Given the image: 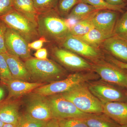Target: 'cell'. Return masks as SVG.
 <instances>
[{
  "label": "cell",
  "instance_id": "13",
  "mask_svg": "<svg viewBox=\"0 0 127 127\" xmlns=\"http://www.w3.org/2000/svg\"><path fill=\"white\" fill-rule=\"evenodd\" d=\"M88 87L101 102L127 101V97L121 91L111 85L101 82L93 83H90Z\"/></svg>",
  "mask_w": 127,
  "mask_h": 127
},
{
  "label": "cell",
  "instance_id": "34",
  "mask_svg": "<svg viewBox=\"0 0 127 127\" xmlns=\"http://www.w3.org/2000/svg\"><path fill=\"white\" fill-rule=\"evenodd\" d=\"M108 62L117 66L119 68L127 71V63L120 61L111 56H108Z\"/></svg>",
  "mask_w": 127,
  "mask_h": 127
},
{
  "label": "cell",
  "instance_id": "23",
  "mask_svg": "<svg viewBox=\"0 0 127 127\" xmlns=\"http://www.w3.org/2000/svg\"><path fill=\"white\" fill-rule=\"evenodd\" d=\"M95 28L89 19L78 21L70 30V34L75 36L85 35Z\"/></svg>",
  "mask_w": 127,
  "mask_h": 127
},
{
  "label": "cell",
  "instance_id": "5",
  "mask_svg": "<svg viewBox=\"0 0 127 127\" xmlns=\"http://www.w3.org/2000/svg\"><path fill=\"white\" fill-rule=\"evenodd\" d=\"M0 20L20 34L28 43L40 37L36 25L14 9L0 16Z\"/></svg>",
  "mask_w": 127,
  "mask_h": 127
},
{
  "label": "cell",
  "instance_id": "32",
  "mask_svg": "<svg viewBox=\"0 0 127 127\" xmlns=\"http://www.w3.org/2000/svg\"><path fill=\"white\" fill-rule=\"evenodd\" d=\"M14 9L13 0H0V16Z\"/></svg>",
  "mask_w": 127,
  "mask_h": 127
},
{
  "label": "cell",
  "instance_id": "35",
  "mask_svg": "<svg viewBox=\"0 0 127 127\" xmlns=\"http://www.w3.org/2000/svg\"><path fill=\"white\" fill-rule=\"evenodd\" d=\"M35 58L40 60H47L48 59L47 50L45 48H40L36 50L34 54Z\"/></svg>",
  "mask_w": 127,
  "mask_h": 127
},
{
  "label": "cell",
  "instance_id": "3",
  "mask_svg": "<svg viewBox=\"0 0 127 127\" xmlns=\"http://www.w3.org/2000/svg\"><path fill=\"white\" fill-rule=\"evenodd\" d=\"M59 94L83 112L97 114L103 113L101 102L91 92L85 83L77 84Z\"/></svg>",
  "mask_w": 127,
  "mask_h": 127
},
{
  "label": "cell",
  "instance_id": "11",
  "mask_svg": "<svg viewBox=\"0 0 127 127\" xmlns=\"http://www.w3.org/2000/svg\"><path fill=\"white\" fill-rule=\"evenodd\" d=\"M5 44L7 52L11 55L25 60L32 57L27 42L17 32L8 27L5 36Z\"/></svg>",
  "mask_w": 127,
  "mask_h": 127
},
{
  "label": "cell",
  "instance_id": "31",
  "mask_svg": "<svg viewBox=\"0 0 127 127\" xmlns=\"http://www.w3.org/2000/svg\"><path fill=\"white\" fill-rule=\"evenodd\" d=\"M7 27L3 21L0 20V53L7 52L5 44V36Z\"/></svg>",
  "mask_w": 127,
  "mask_h": 127
},
{
  "label": "cell",
  "instance_id": "39",
  "mask_svg": "<svg viewBox=\"0 0 127 127\" xmlns=\"http://www.w3.org/2000/svg\"><path fill=\"white\" fill-rule=\"evenodd\" d=\"M16 125L11 124H4L2 127H16Z\"/></svg>",
  "mask_w": 127,
  "mask_h": 127
},
{
  "label": "cell",
  "instance_id": "18",
  "mask_svg": "<svg viewBox=\"0 0 127 127\" xmlns=\"http://www.w3.org/2000/svg\"><path fill=\"white\" fill-rule=\"evenodd\" d=\"M14 9L37 26L39 13L35 8L32 0H13Z\"/></svg>",
  "mask_w": 127,
  "mask_h": 127
},
{
  "label": "cell",
  "instance_id": "38",
  "mask_svg": "<svg viewBox=\"0 0 127 127\" xmlns=\"http://www.w3.org/2000/svg\"><path fill=\"white\" fill-rule=\"evenodd\" d=\"M5 95V92L4 89L0 87V100H2Z\"/></svg>",
  "mask_w": 127,
  "mask_h": 127
},
{
  "label": "cell",
  "instance_id": "15",
  "mask_svg": "<svg viewBox=\"0 0 127 127\" xmlns=\"http://www.w3.org/2000/svg\"><path fill=\"white\" fill-rule=\"evenodd\" d=\"M103 113L122 126L127 125V103L123 102H102Z\"/></svg>",
  "mask_w": 127,
  "mask_h": 127
},
{
  "label": "cell",
  "instance_id": "43",
  "mask_svg": "<svg viewBox=\"0 0 127 127\" xmlns=\"http://www.w3.org/2000/svg\"></svg>",
  "mask_w": 127,
  "mask_h": 127
},
{
  "label": "cell",
  "instance_id": "36",
  "mask_svg": "<svg viewBox=\"0 0 127 127\" xmlns=\"http://www.w3.org/2000/svg\"><path fill=\"white\" fill-rule=\"evenodd\" d=\"M108 4L115 6L124 7L125 3L124 0H103Z\"/></svg>",
  "mask_w": 127,
  "mask_h": 127
},
{
  "label": "cell",
  "instance_id": "25",
  "mask_svg": "<svg viewBox=\"0 0 127 127\" xmlns=\"http://www.w3.org/2000/svg\"><path fill=\"white\" fill-rule=\"evenodd\" d=\"M80 2L82 0H59L57 10L62 17L66 18L72 9Z\"/></svg>",
  "mask_w": 127,
  "mask_h": 127
},
{
  "label": "cell",
  "instance_id": "42",
  "mask_svg": "<svg viewBox=\"0 0 127 127\" xmlns=\"http://www.w3.org/2000/svg\"></svg>",
  "mask_w": 127,
  "mask_h": 127
},
{
  "label": "cell",
  "instance_id": "30",
  "mask_svg": "<svg viewBox=\"0 0 127 127\" xmlns=\"http://www.w3.org/2000/svg\"><path fill=\"white\" fill-rule=\"evenodd\" d=\"M0 77L1 81L14 79L3 54L0 53Z\"/></svg>",
  "mask_w": 127,
  "mask_h": 127
},
{
  "label": "cell",
  "instance_id": "29",
  "mask_svg": "<svg viewBox=\"0 0 127 127\" xmlns=\"http://www.w3.org/2000/svg\"><path fill=\"white\" fill-rule=\"evenodd\" d=\"M59 127H88L84 119L66 118L58 120Z\"/></svg>",
  "mask_w": 127,
  "mask_h": 127
},
{
  "label": "cell",
  "instance_id": "41",
  "mask_svg": "<svg viewBox=\"0 0 127 127\" xmlns=\"http://www.w3.org/2000/svg\"><path fill=\"white\" fill-rule=\"evenodd\" d=\"M120 127H127V125H123L120 126Z\"/></svg>",
  "mask_w": 127,
  "mask_h": 127
},
{
  "label": "cell",
  "instance_id": "16",
  "mask_svg": "<svg viewBox=\"0 0 127 127\" xmlns=\"http://www.w3.org/2000/svg\"><path fill=\"white\" fill-rule=\"evenodd\" d=\"M1 81L8 89L10 97H17L25 95L46 84L43 83L30 82L15 79Z\"/></svg>",
  "mask_w": 127,
  "mask_h": 127
},
{
  "label": "cell",
  "instance_id": "17",
  "mask_svg": "<svg viewBox=\"0 0 127 127\" xmlns=\"http://www.w3.org/2000/svg\"><path fill=\"white\" fill-rule=\"evenodd\" d=\"M3 54L14 79L28 82L31 80L25 62L20 58L8 52Z\"/></svg>",
  "mask_w": 127,
  "mask_h": 127
},
{
  "label": "cell",
  "instance_id": "22",
  "mask_svg": "<svg viewBox=\"0 0 127 127\" xmlns=\"http://www.w3.org/2000/svg\"><path fill=\"white\" fill-rule=\"evenodd\" d=\"M88 127H120V125L115 122L105 114H93L84 119Z\"/></svg>",
  "mask_w": 127,
  "mask_h": 127
},
{
  "label": "cell",
  "instance_id": "4",
  "mask_svg": "<svg viewBox=\"0 0 127 127\" xmlns=\"http://www.w3.org/2000/svg\"><path fill=\"white\" fill-rule=\"evenodd\" d=\"M97 74L92 72H77L68 75L65 79L45 84L34 90V93L45 96L60 94L68 91L73 87L95 79Z\"/></svg>",
  "mask_w": 127,
  "mask_h": 127
},
{
  "label": "cell",
  "instance_id": "8",
  "mask_svg": "<svg viewBox=\"0 0 127 127\" xmlns=\"http://www.w3.org/2000/svg\"><path fill=\"white\" fill-rule=\"evenodd\" d=\"M92 71L100 76L105 81L127 87V72L117 66L106 62L103 59L91 63Z\"/></svg>",
  "mask_w": 127,
  "mask_h": 127
},
{
  "label": "cell",
  "instance_id": "9",
  "mask_svg": "<svg viewBox=\"0 0 127 127\" xmlns=\"http://www.w3.org/2000/svg\"><path fill=\"white\" fill-rule=\"evenodd\" d=\"M57 45L85 58L91 62L103 59L104 57L101 49L93 47L70 34Z\"/></svg>",
  "mask_w": 127,
  "mask_h": 127
},
{
  "label": "cell",
  "instance_id": "26",
  "mask_svg": "<svg viewBox=\"0 0 127 127\" xmlns=\"http://www.w3.org/2000/svg\"><path fill=\"white\" fill-rule=\"evenodd\" d=\"M114 35L127 41V11L118 18L114 29Z\"/></svg>",
  "mask_w": 127,
  "mask_h": 127
},
{
  "label": "cell",
  "instance_id": "10",
  "mask_svg": "<svg viewBox=\"0 0 127 127\" xmlns=\"http://www.w3.org/2000/svg\"><path fill=\"white\" fill-rule=\"evenodd\" d=\"M26 103L27 113L35 119L46 121L52 118L46 96L34 93L30 95Z\"/></svg>",
  "mask_w": 127,
  "mask_h": 127
},
{
  "label": "cell",
  "instance_id": "12",
  "mask_svg": "<svg viewBox=\"0 0 127 127\" xmlns=\"http://www.w3.org/2000/svg\"><path fill=\"white\" fill-rule=\"evenodd\" d=\"M120 12L113 10H98L89 18L94 28L107 35L111 36L117 21L119 18Z\"/></svg>",
  "mask_w": 127,
  "mask_h": 127
},
{
  "label": "cell",
  "instance_id": "24",
  "mask_svg": "<svg viewBox=\"0 0 127 127\" xmlns=\"http://www.w3.org/2000/svg\"><path fill=\"white\" fill-rule=\"evenodd\" d=\"M47 122L35 119L26 113L20 116L16 127H44Z\"/></svg>",
  "mask_w": 127,
  "mask_h": 127
},
{
  "label": "cell",
  "instance_id": "33",
  "mask_svg": "<svg viewBox=\"0 0 127 127\" xmlns=\"http://www.w3.org/2000/svg\"><path fill=\"white\" fill-rule=\"evenodd\" d=\"M48 42L45 38L40 37L39 39L28 43V46L30 49L34 50H38L42 48L45 43Z\"/></svg>",
  "mask_w": 127,
  "mask_h": 127
},
{
  "label": "cell",
  "instance_id": "28",
  "mask_svg": "<svg viewBox=\"0 0 127 127\" xmlns=\"http://www.w3.org/2000/svg\"><path fill=\"white\" fill-rule=\"evenodd\" d=\"M82 2H85L91 5L97 10L108 9L122 12L123 9L124 8L109 4L103 0H82Z\"/></svg>",
  "mask_w": 127,
  "mask_h": 127
},
{
  "label": "cell",
  "instance_id": "20",
  "mask_svg": "<svg viewBox=\"0 0 127 127\" xmlns=\"http://www.w3.org/2000/svg\"><path fill=\"white\" fill-rule=\"evenodd\" d=\"M97 10L91 5L80 2L73 7L67 17L73 18L77 21L89 19Z\"/></svg>",
  "mask_w": 127,
  "mask_h": 127
},
{
  "label": "cell",
  "instance_id": "27",
  "mask_svg": "<svg viewBox=\"0 0 127 127\" xmlns=\"http://www.w3.org/2000/svg\"><path fill=\"white\" fill-rule=\"evenodd\" d=\"M39 14L56 9L59 0H32Z\"/></svg>",
  "mask_w": 127,
  "mask_h": 127
},
{
  "label": "cell",
  "instance_id": "6",
  "mask_svg": "<svg viewBox=\"0 0 127 127\" xmlns=\"http://www.w3.org/2000/svg\"><path fill=\"white\" fill-rule=\"evenodd\" d=\"M48 48L53 57L69 70L79 72L92 70L91 63L77 54L53 43Z\"/></svg>",
  "mask_w": 127,
  "mask_h": 127
},
{
  "label": "cell",
  "instance_id": "37",
  "mask_svg": "<svg viewBox=\"0 0 127 127\" xmlns=\"http://www.w3.org/2000/svg\"><path fill=\"white\" fill-rule=\"evenodd\" d=\"M44 127H59L58 120L52 118L47 121Z\"/></svg>",
  "mask_w": 127,
  "mask_h": 127
},
{
  "label": "cell",
  "instance_id": "19",
  "mask_svg": "<svg viewBox=\"0 0 127 127\" xmlns=\"http://www.w3.org/2000/svg\"><path fill=\"white\" fill-rule=\"evenodd\" d=\"M18 110L19 105L17 102L0 105V120L4 124L16 125L20 116Z\"/></svg>",
  "mask_w": 127,
  "mask_h": 127
},
{
  "label": "cell",
  "instance_id": "1",
  "mask_svg": "<svg viewBox=\"0 0 127 127\" xmlns=\"http://www.w3.org/2000/svg\"><path fill=\"white\" fill-rule=\"evenodd\" d=\"M37 23L40 37L45 38L48 43L59 45L70 34L65 18L59 15L57 9L39 14Z\"/></svg>",
  "mask_w": 127,
  "mask_h": 127
},
{
  "label": "cell",
  "instance_id": "14",
  "mask_svg": "<svg viewBox=\"0 0 127 127\" xmlns=\"http://www.w3.org/2000/svg\"><path fill=\"white\" fill-rule=\"evenodd\" d=\"M100 49L120 61L127 63V41L124 39L113 35L103 42Z\"/></svg>",
  "mask_w": 127,
  "mask_h": 127
},
{
  "label": "cell",
  "instance_id": "40",
  "mask_svg": "<svg viewBox=\"0 0 127 127\" xmlns=\"http://www.w3.org/2000/svg\"><path fill=\"white\" fill-rule=\"evenodd\" d=\"M4 124V123L0 120V127H2Z\"/></svg>",
  "mask_w": 127,
  "mask_h": 127
},
{
  "label": "cell",
  "instance_id": "7",
  "mask_svg": "<svg viewBox=\"0 0 127 127\" xmlns=\"http://www.w3.org/2000/svg\"><path fill=\"white\" fill-rule=\"evenodd\" d=\"M50 104L52 118L86 119L92 115L80 111L72 102L59 94L46 96Z\"/></svg>",
  "mask_w": 127,
  "mask_h": 127
},
{
  "label": "cell",
  "instance_id": "21",
  "mask_svg": "<svg viewBox=\"0 0 127 127\" xmlns=\"http://www.w3.org/2000/svg\"><path fill=\"white\" fill-rule=\"evenodd\" d=\"M74 36L89 45L99 49H100L103 42L106 39L111 37L104 34L95 28L92 29L87 34L83 35Z\"/></svg>",
  "mask_w": 127,
  "mask_h": 127
},
{
  "label": "cell",
  "instance_id": "2",
  "mask_svg": "<svg viewBox=\"0 0 127 127\" xmlns=\"http://www.w3.org/2000/svg\"><path fill=\"white\" fill-rule=\"evenodd\" d=\"M25 63L31 79L36 82L50 83L58 81L65 75V70L52 60L31 57Z\"/></svg>",
  "mask_w": 127,
  "mask_h": 127
}]
</instances>
